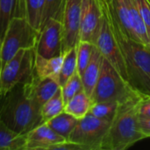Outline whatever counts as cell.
I'll use <instances>...</instances> for the list:
<instances>
[{"mask_svg":"<svg viewBox=\"0 0 150 150\" xmlns=\"http://www.w3.org/2000/svg\"><path fill=\"white\" fill-rule=\"evenodd\" d=\"M18 0H0V44L10 21L16 16Z\"/></svg>","mask_w":150,"mask_h":150,"instance_id":"obj_22","label":"cell"},{"mask_svg":"<svg viewBox=\"0 0 150 150\" xmlns=\"http://www.w3.org/2000/svg\"><path fill=\"white\" fill-rule=\"evenodd\" d=\"M64 105L62 88H60L57 92L41 106L42 123L47 122L54 117L62 112L64 111Z\"/></svg>","mask_w":150,"mask_h":150,"instance_id":"obj_21","label":"cell"},{"mask_svg":"<svg viewBox=\"0 0 150 150\" xmlns=\"http://www.w3.org/2000/svg\"><path fill=\"white\" fill-rule=\"evenodd\" d=\"M149 43H150V31L149 32Z\"/></svg>","mask_w":150,"mask_h":150,"instance_id":"obj_32","label":"cell"},{"mask_svg":"<svg viewBox=\"0 0 150 150\" xmlns=\"http://www.w3.org/2000/svg\"><path fill=\"white\" fill-rule=\"evenodd\" d=\"M101 8L98 0H82L80 14V40L92 42L99 25Z\"/></svg>","mask_w":150,"mask_h":150,"instance_id":"obj_10","label":"cell"},{"mask_svg":"<svg viewBox=\"0 0 150 150\" xmlns=\"http://www.w3.org/2000/svg\"><path fill=\"white\" fill-rule=\"evenodd\" d=\"M35 48L19 50L0 70V94L5 96L18 84L29 82L34 75Z\"/></svg>","mask_w":150,"mask_h":150,"instance_id":"obj_7","label":"cell"},{"mask_svg":"<svg viewBox=\"0 0 150 150\" xmlns=\"http://www.w3.org/2000/svg\"><path fill=\"white\" fill-rule=\"evenodd\" d=\"M91 105L92 101L91 98L84 92V91H82L75 95L64 105V112L79 120L89 112Z\"/></svg>","mask_w":150,"mask_h":150,"instance_id":"obj_19","label":"cell"},{"mask_svg":"<svg viewBox=\"0 0 150 150\" xmlns=\"http://www.w3.org/2000/svg\"><path fill=\"white\" fill-rule=\"evenodd\" d=\"M78 119L63 111L62 112L54 117L46 123L54 132H56L58 134L62 136L66 141H68L71 132L75 128Z\"/></svg>","mask_w":150,"mask_h":150,"instance_id":"obj_18","label":"cell"},{"mask_svg":"<svg viewBox=\"0 0 150 150\" xmlns=\"http://www.w3.org/2000/svg\"><path fill=\"white\" fill-rule=\"evenodd\" d=\"M142 18H143L148 32L150 31V1L149 0H134Z\"/></svg>","mask_w":150,"mask_h":150,"instance_id":"obj_27","label":"cell"},{"mask_svg":"<svg viewBox=\"0 0 150 150\" xmlns=\"http://www.w3.org/2000/svg\"><path fill=\"white\" fill-rule=\"evenodd\" d=\"M98 1L101 8V18L91 43L99 50L104 58H105L127 82V75L122 53L111 25L107 0Z\"/></svg>","mask_w":150,"mask_h":150,"instance_id":"obj_6","label":"cell"},{"mask_svg":"<svg viewBox=\"0 0 150 150\" xmlns=\"http://www.w3.org/2000/svg\"><path fill=\"white\" fill-rule=\"evenodd\" d=\"M112 11L115 18L117 19L120 26L124 33L135 40H138L132 23L131 13L129 10L127 0H109ZM139 41V40H138Z\"/></svg>","mask_w":150,"mask_h":150,"instance_id":"obj_15","label":"cell"},{"mask_svg":"<svg viewBox=\"0 0 150 150\" xmlns=\"http://www.w3.org/2000/svg\"><path fill=\"white\" fill-rule=\"evenodd\" d=\"M111 123L88 112L78 120L68 141L88 146L91 150H100V145Z\"/></svg>","mask_w":150,"mask_h":150,"instance_id":"obj_8","label":"cell"},{"mask_svg":"<svg viewBox=\"0 0 150 150\" xmlns=\"http://www.w3.org/2000/svg\"><path fill=\"white\" fill-rule=\"evenodd\" d=\"M120 103L115 101L92 103L89 113L101 120L112 122L119 110Z\"/></svg>","mask_w":150,"mask_h":150,"instance_id":"obj_23","label":"cell"},{"mask_svg":"<svg viewBox=\"0 0 150 150\" xmlns=\"http://www.w3.org/2000/svg\"><path fill=\"white\" fill-rule=\"evenodd\" d=\"M3 98H4V96H2L0 94V106H1V104H2V101H3Z\"/></svg>","mask_w":150,"mask_h":150,"instance_id":"obj_31","label":"cell"},{"mask_svg":"<svg viewBox=\"0 0 150 150\" xmlns=\"http://www.w3.org/2000/svg\"><path fill=\"white\" fill-rule=\"evenodd\" d=\"M149 1H150V0H149Z\"/></svg>","mask_w":150,"mask_h":150,"instance_id":"obj_33","label":"cell"},{"mask_svg":"<svg viewBox=\"0 0 150 150\" xmlns=\"http://www.w3.org/2000/svg\"><path fill=\"white\" fill-rule=\"evenodd\" d=\"M103 59H104V56L102 55V54L93 45L90 62L83 74L81 76L83 86V91L91 98V96L93 94V91L95 90L97 82L100 75Z\"/></svg>","mask_w":150,"mask_h":150,"instance_id":"obj_13","label":"cell"},{"mask_svg":"<svg viewBox=\"0 0 150 150\" xmlns=\"http://www.w3.org/2000/svg\"><path fill=\"white\" fill-rule=\"evenodd\" d=\"M0 119L13 131L26 134L42 124L41 106L25 95L23 84H18L4 96Z\"/></svg>","mask_w":150,"mask_h":150,"instance_id":"obj_3","label":"cell"},{"mask_svg":"<svg viewBox=\"0 0 150 150\" xmlns=\"http://www.w3.org/2000/svg\"><path fill=\"white\" fill-rule=\"evenodd\" d=\"M61 88H62V93L64 105H66L78 92L83 91L82 77L77 72V70Z\"/></svg>","mask_w":150,"mask_h":150,"instance_id":"obj_24","label":"cell"},{"mask_svg":"<svg viewBox=\"0 0 150 150\" xmlns=\"http://www.w3.org/2000/svg\"><path fill=\"white\" fill-rule=\"evenodd\" d=\"M139 125L141 131L146 136V138L150 137V118L140 115L139 117Z\"/></svg>","mask_w":150,"mask_h":150,"instance_id":"obj_30","label":"cell"},{"mask_svg":"<svg viewBox=\"0 0 150 150\" xmlns=\"http://www.w3.org/2000/svg\"><path fill=\"white\" fill-rule=\"evenodd\" d=\"M107 5L112 32L124 59L127 83L143 98L150 97V47L127 37L115 18L109 0Z\"/></svg>","mask_w":150,"mask_h":150,"instance_id":"obj_1","label":"cell"},{"mask_svg":"<svg viewBox=\"0 0 150 150\" xmlns=\"http://www.w3.org/2000/svg\"><path fill=\"white\" fill-rule=\"evenodd\" d=\"M93 44L89 41L79 40L76 45V60H77V72L82 76L83 74L91 55Z\"/></svg>","mask_w":150,"mask_h":150,"instance_id":"obj_25","label":"cell"},{"mask_svg":"<svg viewBox=\"0 0 150 150\" xmlns=\"http://www.w3.org/2000/svg\"><path fill=\"white\" fill-rule=\"evenodd\" d=\"M35 53L46 58L62 54V27L60 18H50L41 27Z\"/></svg>","mask_w":150,"mask_h":150,"instance_id":"obj_9","label":"cell"},{"mask_svg":"<svg viewBox=\"0 0 150 150\" xmlns=\"http://www.w3.org/2000/svg\"><path fill=\"white\" fill-rule=\"evenodd\" d=\"M63 3L64 0H44V7H43L40 29L50 18L61 19Z\"/></svg>","mask_w":150,"mask_h":150,"instance_id":"obj_26","label":"cell"},{"mask_svg":"<svg viewBox=\"0 0 150 150\" xmlns=\"http://www.w3.org/2000/svg\"><path fill=\"white\" fill-rule=\"evenodd\" d=\"M61 88L56 77H38L35 74L33 78L23 84L25 95L42 106Z\"/></svg>","mask_w":150,"mask_h":150,"instance_id":"obj_11","label":"cell"},{"mask_svg":"<svg viewBox=\"0 0 150 150\" xmlns=\"http://www.w3.org/2000/svg\"><path fill=\"white\" fill-rule=\"evenodd\" d=\"M47 150H91V148L85 145L75 143L69 141H65L61 143H57L50 146Z\"/></svg>","mask_w":150,"mask_h":150,"instance_id":"obj_28","label":"cell"},{"mask_svg":"<svg viewBox=\"0 0 150 150\" xmlns=\"http://www.w3.org/2000/svg\"><path fill=\"white\" fill-rule=\"evenodd\" d=\"M63 57L64 54L51 58H46L36 54L34 60V74L38 77L51 76L58 79Z\"/></svg>","mask_w":150,"mask_h":150,"instance_id":"obj_16","label":"cell"},{"mask_svg":"<svg viewBox=\"0 0 150 150\" xmlns=\"http://www.w3.org/2000/svg\"><path fill=\"white\" fill-rule=\"evenodd\" d=\"M77 70V60H76V46L64 53L62 64L58 76V82L60 86H63L66 82L73 76Z\"/></svg>","mask_w":150,"mask_h":150,"instance_id":"obj_20","label":"cell"},{"mask_svg":"<svg viewBox=\"0 0 150 150\" xmlns=\"http://www.w3.org/2000/svg\"><path fill=\"white\" fill-rule=\"evenodd\" d=\"M26 134H20L10 128L0 119V150H25Z\"/></svg>","mask_w":150,"mask_h":150,"instance_id":"obj_17","label":"cell"},{"mask_svg":"<svg viewBox=\"0 0 150 150\" xmlns=\"http://www.w3.org/2000/svg\"><path fill=\"white\" fill-rule=\"evenodd\" d=\"M39 33L25 18L14 17L0 44V70L19 50L35 48Z\"/></svg>","mask_w":150,"mask_h":150,"instance_id":"obj_5","label":"cell"},{"mask_svg":"<svg viewBox=\"0 0 150 150\" xmlns=\"http://www.w3.org/2000/svg\"><path fill=\"white\" fill-rule=\"evenodd\" d=\"M138 96L120 105L119 110L100 145V150H124L146 138L139 125Z\"/></svg>","mask_w":150,"mask_h":150,"instance_id":"obj_2","label":"cell"},{"mask_svg":"<svg viewBox=\"0 0 150 150\" xmlns=\"http://www.w3.org/2000/svg\"><path fill=\"white\" fill-rule=\"evenodd\" d=\"M138 96L141 95L134 91L113 66L104 58L100 75L91 98L92 103L115 101L122 104Z\"/></svg>","mask_w":150,"mask_h":150,"instance_id":"obj_4","label":"cell"},{"mask_svg":"<svg viewBox=\"0 0 150 150\" xmlns=\"http://www.w3.org/2000/svg\"><path fill=\"white\" fill-rule=\"evenodd\" d=\"M66 140L54 132L47 123H42L26 134V146L25 150H39L47 149Z\"/></svg>","mask_w":150,"mask_h":150,"instance_id":"obj_12","label":"cell"},{"mask_svg":"<svg viewBox=\"0 0 150 150\" xmlns=\"http://www.w3.org/2000/svg\"><path fill=\"white\" fill-rule=\"evenodd\" d=\"M139 113L142 116L150 118V97L142 98L139 105Z\"/></svg>","mask_w":150,"mask_h":150,"instance_id":"obj_29","label":"cell"},{"mask_svg":"<svg viewBox=\"0 0 150 150\" xmlns=\"http://www.w3.org/2000/svg\"><path fill=\"white\" fill-rule=\"evenodd\" d=\"M44 0H18L15 17H23L40 32L43 14Z\"/></svg>","mask_w":150,"mask_h":150,"instance_id":"obj_14","label":"cell"}]
</instances>
